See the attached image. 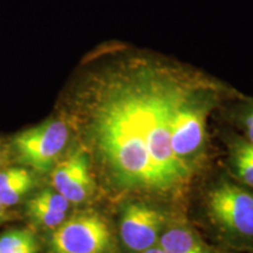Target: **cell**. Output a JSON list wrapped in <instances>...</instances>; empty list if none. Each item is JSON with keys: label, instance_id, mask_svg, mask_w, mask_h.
<instances>
[{"label": "cell", "instance_id": "2", "mask_svg": "<svg viewBox=\"0 0 253 253\" xmlns=\"http://www.w3.org/2000/svg\"><path fill=\"white\" fill-rule=\"evenodd\" d=\"M208 210L231 238L253 246V189L224 181L209 192Z\"/></svg>", "mask_w": 253, "mask_h": 253}, {"label": "cell", "instance_id": "1", "mask_svg": "<svg viewBox=\"0 0 253 253\" xmlns=\"http://www.w3.org/2000/svg\"><path fill=\"white\" fill-rule=\"evenodd\" d=\"M213 79L142 53L114 55L80 89L88 134L115 185L172 194L190 181L191 163L173 153L179 110Z\"/></svg>", "mask_w": 253, "mask_h": 253}, {"label": "cell", "instance_id": "18", "mask_svg": "<svg viewBox=\"0 0 253 253\" xmlns=\"http://www.w3.org/2000/svg\"><path fill=\"white\" fill-rule=\"evenodd\" d=\"M4 205L0 204V219H1L2 216H4Z\"/></svg>", "mask_w": 253, "mask_h": 253}, {"label": "cell", "instance_id": "10", "mask_svg": "<svg viewBox=\"0 0 253 253\" xmlns=\"http://www.w3.org/2000/svg\"><path fill=\"white\" fill-rule=\"evenodd\" d=\"M27 211L34 220L46 227L59 226L62 221H65L66 217L65 212L50 210V209H47L42 205L36 203L32 199L27 204Z\"/></svg>", "mask_w": 253, "mask_h": 253}, {"label": "cell", "instance_id": "9", "mask_svg": "<svg viewBox=\"0 0 253 253\" xmlns=\"http://www.w3.org/2000/svg\"><path fill=\"white\" fill-rule=\"evenodd\" d=\"M86 158L87 156L82 151H77L71 155L67 160L60 163L52 172V185L54 190L59 192Z\"/></svg>", "mask_w": 253, "mask_h": 253}, {"label": "cell", "instance_id": "3", "mask_svg": "<svg viewBox=\"0 0 253 253\" xmlns=\"http://www.w3.org/2000/svg\"><path fill=\"white\" fill-rule=\"evenodd\" d=\"M112 235L107 223L95 213H82L62 221L50 237L52 253H104Z\"/></svg>", "mask_w": 253, "mask_h": 253}, {"label": "cell", "instance_id": "7", "mask_svg": "<svg viewBox=\"0 0 253 253\" xmlns=\"http://www.w3.org/2000/svg\"><path fill=\"white\" fill-rule=\"evenodd\" d=\"M91 177L88 167V160L82 162L69 181L60 190V194L65 197L69 203H81L91 192Z\"/></svg>", "mask_w": 253, "mask_h": 253}, {"label": "cell", "instance_id": "11", "mask_svg": "<svg viewBox=\"0 0 253 253\" xmlns=\"http://www.w3.org/2000/svg\"><path fill=\"white\" fill-rule=\"evenodd\" d=\"M32 185H33V178L30 176L13 184L0 188V204L4 207L15 204L32 188Z\"/></svg>", "mask_w": 253, "mask_h": 253}, {"label": "cell", "instance_id": "8", "mask_svg": "<svg viewBox=\"0 0 253 253\" xmlns=\"http://www.w3.org/2000/svg\"><path fill=\"white\" fill-rule=\"evenodd\" d=\"M0 253H37L33 233L27 230H12L0 237Z\"/></svg>", "mask_w": 253, "mask_h": 253}, {"label": "cell", "instance_id": "16", "mask_svg": "<svg viewBox=\"0 0 253 253\" xmlns=\"http://www.w3.org/2000/svg\"><path fill=\"white\" fill-rule=\"evenodd\" d=\"M232 153L244 155V156L253 160V143L246 140L245 137L237 138L232 145Z\"/></svg>", "mask_w": 253, "mask_h": 253}, {"label": "cell", "instance_id": "6", "mask_svg": "<svg viewBox=\"0 0 253 253\" xmlns=\"http://www.w3.org/2000/svg\"><path fill=\"white\" fill-rule=\"evenodd\" d=\"M160 245L166 253H211L195 232L182 226L166 231Z\"/></svg>", "mask_w": 253, "mask_h": 253}, {"label": "cell", "instance_id": "15", "mask_svg": "<svg viewBox=\"0 0 253 253\" xmlns=\"http://www.w3.org/2000/svg\"><path fill=\"white\" fill-rule=\"evenodd\" d=\"M31 173L25 169L20 168H11V169L5 170L0 172V188L11 185L13 183L21 181V179L30 177Z\"/></svg>", "mask_w": 253, "mask_h": 253}, {"label": "cell", "instance_id": "17", "mask_svg": "<svg viewBox=\"0 0 253 253\" xmlns=\"http://www.w3.org/2000/svg\"><path fill=\"white\" fill-rule=\"evenodd\" d=\"M141 253H166L163 251V249L161 248H150V249H148V250H145V251H143V252H141Z\"/></svg>", "mask_w": 253, "mask_h": 253}, {"label": "cell", "instance_id": "14", "mask_svg": "<svg viewBox=\"0 0 253 253\" xmlns=\"http://www.w3.org/2000/svg\"><path fill=\"white\" fill-rule=\"evenodd\" d=\"M238 110V120L245 132V138L253 143V99L242 97Z\"/></svg>", "mask_w": 253, "mask_h": 253}, {"label": "cell", "instance_id": "12", "mask_svg": "<svg viewBox=\"0 0 253 253\" xmlns=\"http://www.w3.org/2000/svg\"><path fill=\"white\" fill-rule=\"evenodd\" d=\"M32 201L36 202V203L42 205L47 209H50V210L59 211V212H67L69 209V202L63 196L55 191H49V190H45V191L40 192L34 196L32 198Z\"/></svg>", "mask_w": 253, "mask_h": 253}, {"label": "cell", "instance_id": "5", "mask_svg": "<svg viewBox=\"0 0 253 253\" xmlns=\"http://www.w3.org/2000/svg\"><path fill=\"white\" fill-rule=\"evenodd\" d=\"M163 220L162 213L149 205L143 203L128 205L120 223L123 244L134 252H143L153 248L162 229Z\"/></svg>", "mask_w": 253, "mask_h": 253}, {"label": "cell", "instance_id": "4", "mask_svg": "<svg viewBox=\"0 0 253 253\" xmlns=\"http://www.w3.org/2000/svg\"><path fill=\"white\" fill-rule=\"evenodd\" d=\"M68 137L67 126L59 120H50L18 134L13 143L25 163L40 171H46L63 150Z\"/></svg>", "mask_w": 253, "mask_h": 253}, {"label": "cell", "instance_id": "13", "mask_svg": "<svg viewBox=\"0 0 253 253\" xmlns=\"http://www.w3.org/2000/svg\"><path fill=\"white\" fill-rule=\"evenodd\" d=\"M232 155L233 168H235L237 178L243 185L253 189V160L237 153H232Z\"/></svg>", "mask_w": 253, "mask_h": 253}]
</instances>
